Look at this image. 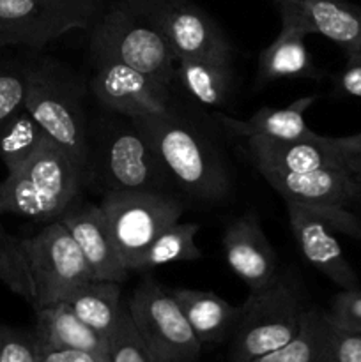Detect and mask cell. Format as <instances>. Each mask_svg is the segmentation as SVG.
Segmentation results:
<instances>
[{
    "mask_svg": "<svg viewBox=\"0 0 361 362\" xmlns=\"http://www.w3.org/2000/svg\"><path fill=\"white\" fill-rule=\"evenodd\" d=\"M137 120L177 189L202 204H219L229 197L230 175L223 151L191 113L172 101L166 112Z\"/></svg>",
    "mask_w": 361,
    "mask_h": 362,
    "instance_id": "obj_1",
    "label": "cell"
},
{
    "mask_svg": "<svg viewBox=\"0 0 361 362\" xmlns=\"http://www.w3.org/2000/svg\"><path fill=\"white\" fill-rule=\"evenodd\" d=\"M88 126L87 182L113 191H165L173 186L151 138L137 119L108 112Z\"/></svg>",
    "mask_w": 361,
    "mask_h": 362,
    "instance_id": "obj_2",
    "label": "cell"
},
{
    "mask_svg": "<svg viewBox=\"0 0 361 362\" xmlns=\"http://www.w3.org/2000/svg\"><path fill=\"white\" fill-rule=\"evenodd\" d=\"M87 184V170L48 136L27 163L0 180V216L55 221Z\"/></svg>",
    "mask_w": 361,
    "mask_h": 362,
    "instance_id": "obj_3",
    "label": "cell"
},
{
    "mask_svg": "<svg viewBox=\"0 0 361 362\" xmlns=\"http://www.w3.org/2000/svg\"><path fill=\"white\" fill-rule=\"evenodd\" d=\"M25 108L46 136L87 170L88 122L81 81L57 60L41 57L27 62Z\"/></svg>",
    "mask_w": 361,
    "mask_h": 362,
    "instance_id": "obj_4",
    "label": "cell"
},
{
    "mask_svg": "<svg viewBox=\"0 0 361 362\" xmlns=\"http://www.w3.org/2000/svg\"><path fill=\"white\" fill-rule=\"evenodd\" d=\"M88 46L94 66L124 64L166 85L173 83L177 57L172 46L154 25L124 4H117L98 18Z\"/></svg>",
    "mask_w": 361,
    "mask_h": 362,
    "instance_id": "obj_5",
    "label": "cell"
},
{
    "mask_svg": "<svg viewBox=\"0 0 361 362\" xmlns=\"http://www.w3.org/2000/svg\"><path fill=\"white\" fill-rule=\"evenodd\" d=\"M306 306L287 279L248 293L232 331L234 362H251L282 349L297 334Z\"/></svg>",
    "mask_w": 361,
    "mask_h": 362,
    "instance_id": "obj_6",
    "label": "cell"
},
{
    "mask_svg": "<svg viewBox=\"0 0 361 362\" xmlns=\"http://www.w3.org/2000/svg\"><path fill=\"white\" fill-rule=\"evenodd\" d=\"M290 230L308 265L342 290L360 288V279L343 255L336 233L361 240V221L345 207L285 202Z\"/></svg>",
    "mask_w": 361,
    "mask_h": 362,
    "instance_id": "obj_7",
    "label": "cell"
},
{
    "mask_svg": "<svg viewBox=\"0 0 361 362\" xmlns=\"http://www.w3.org/2000/svg\"><path fill=\"white\" fill-rule=\"evenodd\" d=\"M134 327L152 362H197L202 343L188 324L173 290L145 278L127 300Z\"/></svg>",
    "mask_w": 361,
    "mask_h": 362,
    "instance_id": "obj_8",
    "label": "cell"
},
{
    "mask_svg": "<svg viewBox=\"0 0 361 362\" xmlns=\"http://www.w3.org/2000/svg\"><path fill=\"white\" fill-rule=\"evenodd\" d=\"M103 0H0V48H42L64 34L91 27Z\"/></svg>",
    "mask_w": 361,
    "mask_h": 362,
    "instance_id": "obj_9",
    "label": "cell"
},
{
    "mask_svg": "<svg viewBox=\"0 0 361 362\" xmlns=\"http://www.w3.org/2000/svg\"><path fill=\"white\" fill-rule=\"evenodd\" d=\"M120 4L154 25L177 59H232L234 48L225 32L193 0H122Z\"/></svg>",
    "mask_w": 361,
    "mask_h": 362,
    "instance_id": "obj_10",
    "label": "cell"
},
{
    "mask_svg": "<svg viewBox=\"0 0 361 362\" xmlns=\"http://www.w3.org/2000/svg\"><path fill=\"white\" fill-rule=\"evenodd\" d=\"M99 205L127 269L184 212V205L165 191H113L103 194Z\"/></svg>",
    "mask_w": 361,
    "mask_h": 362,
    "instance_id": "obj_11",
    "label": "cell"
},
{
    "mask_svg": "<svg viewBox=\"0 0 361 362\" xmlns=\"http://www.w3.org/2000/svg\"><path fill=\"white\" fill-rule=\"evenodd\" d=\"M27 258L35 310L67 300L74 290L94 279L80 247L59 219L27 237Z\"/></svg>",
    "mask_w": 361,
    "mask_h": 362,
    "instance_id": "obj_12",
    "label": "cell"
},
{
    "mask_svg": "<svg viewBox=\"0 0 361 362\" xmlns=\"http://www.w3.org/2000/svg\"><path fill=\"white\" fill-rule=\"evenodd\" d=\"M91 92L106 112L130 119L159 115L172 105L170 85L117 62L96 66Z\"/></svg>",
    "mask_w": 361,
    "mask_h": 362,
    "instance_id": "obj_13",
    "label": "cell"
},
{
    "mask_svg": "<svg viewBox=\"0 0 361 362\" xmlns=\"http://www.w3.org/2000/svg\"><path fill=\"white\" fill-rule=\"evenodd\" d=\"M60 223L73 235L94 279L122 283L130 274L122 255L110 232L101 205L76 202L59 216Z\"/></svg>",
    "mask_w": 361,
    "mask_h": 362,
    "instance_id": "obj_14",
    "label": "cell"
},
{
    "mask_svg": "<svg viewBox=\"0 0 361 362\" xmlns=\"http://www.w3.org/2000/svg\"><path fill=\"white\" fill-rule=\"evenodd\" d=\"M282 25L319 34L354 55L361 52V7L349 0H275Z\"/></svg>",
    "mask_w": 361,
    "mask_h": 362,
    "instance_id": "obj_15",
    "label": "cell"
},
{
    "mask_svg": "<svg viewBox=\"0 0 361 362\" xmlns=\"http://www.w3.org/2000/svg\"><path fill=\"white\" fill-rule=\"evenodd\" d=\"M223 251L229 267L250 292L268 288L278 279V258L253 211L229 223L223 233Z\"/></svg>",
    "mask_w": 361,
    "mask_h": 362,
    "instance_id": "obj_16",
    "label": "cell"
},
{
    "mask_svg": "<svg viewBox=\"0 0 361 362\" xmlns=\"http://www.w3.org/2000/svg\"><path fill=\"white\" fill-rule=\"evenodd\" d=\"M248 159L260 175L264 173H303L317 168L345 166L342 156L333 145L331 136L275 140V138H248L244 140Z\"/></svg>",
    "mask_w": 361,
    "mask_h": 362,
    "instance_id": "obj_17",
    "label": "cell"
},
{
    "mask_svg": "<svg viewBox=\"0 0 361 362\" xmlns=\"http://www.w3.org/2000/svg\"><path fill=\"white\" fill-rule=\"evenodd\" d=\"M262 177L283 202L349 209L361 200L360 184L347 166L303 173H264Z\"/></svg>",
    "mask_w": 361,
    "mask_h": 362,
    "instance_id": "obj_18",
    "label": "cell"
},
{
    "mask_svg": "<svg viewBox=\"0 0 361 362\" xmlns=\"http://www.w3.org/2000/svg\"><path fill=\"white\" fill-rule=\"evenodd\" d=\"M315 95H303L282 108L264 106L255 112L250 119L237 120L223 113H216L214 119L230 134L241 140L248 138H275V140H296V138L314 136L308 127L306 112L315 103Z\"/></svg>",
    "mask_w": 361,
    "mask_h": 362,
    "instance_id": "obj_19",
    "label": "cell"
},
{
    "mask_svg": "<svg viewBox=\"0 0 361 362\" xmlns=\"http://www.w3.org/2000/svg\"><path fill=\"white\" fill-rule=\"evenodd\" d=\"M35 339L53 349H76L87 352H106V338L88 327L73 308L62 303L35 310Z\"/></svg>",
    "mask_w": 361,
    "mask_h": 362,
    "instance_id": "obj_20",
    "label": "cell"
},
{
    "mask_svg": "<svg viewBox=\"0 0 361 362\" xmlns=\"http://www.w3.org/2000/svg\"><path fill=\"white\" fill-rule=\"evenodd\" d=\"M177 303L200 343H219L232 334L239 308L209 290L176 288Z\"/></svg>",
    "mask_w": 361,
    "mask_h": 362,
    "instance_id": "obj_21",
    "label": "cell"
},
{
    "mask_svg": "<svg viewBox=\"0 0 361 362\" xmlns=\"http://www.w3.org/2000/svg\"><path fill=\"white\" fill-rule=\"evenodd\" d=\"M306 34L290 25H282L275 41L258 55V85L271 83L283 78L319 76L306 46Z\"/></svg>",
    "mask_w": 361,
    "mask_h": 362,
    "instance_id": "obj_22",
    "label": "cell"
},
{
    "mask_svg": "<svg viewBox=\"0 0 361 362\" xmlns=\"http://www.w3.org/2000/svg\"><path fill=\"white\" fill-rule=\"evenodd\" d=\"M173 81L198 105L222 108L232 92V66L230 60L183 57L177 59Z\"/></svg>",
    "mask_w": 361,
    "mask_h": 362,
    "instance_id": "obj_23",
    "label": "cell"
},
{
    "mask_svg": "<svg viewBox=\"0 0 361 362\" xmlns=\"http://www.w3.org/2000/svg\"><path fill=\"white\" fill-rule=\"evenodd\" d=\"M251 362H336L328 311L306 308L299 331L287 345Z\"/></svg>",
    "mask_w": 361,
    "mask_h": 362,
    "instance_id": "obj_24",
    "label": "cell"
},
{
    "mask_svg": "<svg viewBox=\"0 0 361 362\" xmlns=\"http://www.w3.org/2000/svg\"><path fill=\"white\" fill-rule=\"evenodd\" d=\"M66 303L88 327L106 339L115 331L124 310L120 303V283L105 279H91L74 290Z\"/></svg>",
    "mask_w": 361,
    "mask_h": 362,
    "instance_id": "obj_25",
    "label": "cell"
},
{
    "mask_svg": "<svg viewBox=\"0 0 361 362\" xmlns=\"http://www.w3.org/2000/svg\"><path fill=\"white\" fill-rule=\"evenodd\" d=\"M198 230V223H173L145 247L144 253L130 265V271L147 272L177 262L200 260L202 250L197 246Z\"/></svg>",
    "mask_w": 361,
    "mask_h": 362,
    "instance_id": "obj_26",
    "label": "cell"
},
{
    "mask_svg": "<svg viewBox=\"0 0 361 362\" xmlns=\"http://www.w3.org/2000/svg\"><path fill=\"white\" fill-rule=\"evenodd\" d=\"M46 133L27 108L20 110L0 127V159L7 173L20 168L38 152Z\"/></svg>",
    "mask_w": 361,
    "mask_h": 362,
    "instance_id": "obj_27",
    "label": "cell"
},
{
    "mask_svg": "<svg viewBox=\"0 0 361 362\" xmlns=\"http://www.w3.org/2000/svg\"><path fill=\"white\" fill-rule=\"evenodd\" d=\"M0 281L34 304V281L27 258V237H16L0 225Z\"/></svg>",
    "mask_w": 361,
    "mask_h": 362,
    "instance_id": "obj_28",
    "label": "cell"
},
{
    "mask_svg": "<svg viewBox=\"0 0 361 362\" xmlns=\"http://www.w3.org/2000/svg\"><path fill=\"white\" fill-rule=\"evenodd\" d=\"M105 359L106 362H152L140 332L134 327L127 304H124L115 331L106 339Z\"/></svg>",
    "mask_w": 361,
    "mask_h": 362,
    "instance_id": "obj_29",
    "label": "cell"
},
{
    "mask_svg": "<svg viewBox=\"0 0 361 362\" xmlns=\"http://www.w3.org/2000/svg\"><path fill=\"white\" fill-rule=\"evenodd\" d=\"M28 87L27 62L0 64V127L25 108Z\"/></svg>",
    "mask_w": 361,
    "mask_h": 362,
    "instance_id": "obj_30",
    "label": "cell"
},
{
    "mask_svg": "<svg viewBox=\"0 0 361 362\" xmlns=\"http://www.w3.org/2000/svg\"><path fill=\"white\" fill-rule=\"evenodd\" d=\"M0 362H39V343L34 332L0 325Z\"/></svg>",
    "mask_w": 361,
    "mask_h": 362,
    "instance_id": "obj_31",
    "label": "cell"
},
{
    "mask_svg": "<svg viewBox=\"0 0 361 362\" xmlns=\"http://www.w3.org/2000/svg\"><path fill=\"white\" fill-rule=\"evenodd\" d=\"M328 315L335 327L361 334V290H342L336 293Z\"/></svg>",
    "mask_w": 361,
    "mask_h": 362,
    "instance_id": "obj_32",
    "label": "cell"
},
{
    "mask_svg": "<svg viewBox=\"0 0 361 362\" xmlns=\"http://www.w3.org/2000/svg\"><path fill=\"white\" fill-rule=\"evenodd\" d=\"M333 349L336 362H361V334L342 331L333 325Z\"/></svg>",
    "mask_w": 361,
    "mask_h": 362,
    "instance_id": "obj_33",
    "label": "cell"
},
{
    "mask_svg": "<svg viewBox=\"0 0 361 362\" xmlns=\"http://www.w3.org/2000/svg\"><path fill=\"white\" fill-rule=\"evenodd\" d=\"M39 362H106V359L103 354L76 349H53L39 343Z\"/></svg>",
    "mask_w": 361,
    "mask_h": 362,
    "instance_id": "obj_34",
    "label": "cell"
},
{
    "mask_svg": "<svg viewBox=\"0 0 361 362\" xmlns=\"http://www.w3.org/2000/svg\"><path fill=\"white\" fill-rule=\"evenodd\" d=\"M338 88L353 98H361V52L347 55V62L338 76Z\"/></svg>",
    "mask_w": 361,
    "mask_h": 362,
    "instance_id": "obj_35",
    "label": "cell"
},
{
    "mask_svg": "<svg viewBox=\"0 0 361 362\" xmlns=\"http://www.w3.org/2000/svg\"><path fill=\"white\" fill-rule=\"evenodd\" d=\"M331 141L343 161H360L361 159V133L349 134V136H331Z\"/></svg>",
    "mask_w": 361,
    "mask_h": 362,
    "instance_id": "obj_36",
    "label": "cell"
},
{
    "mask_svg": "<svg viewBox=\"0 0 361 362\" xmlns=\"http://www.w3.org/2000/svg\"><path fill=\"white\" fill-rule=\"evenodd\" d=\"M343 163H345V166L349 168V172L354 175V179L357 180V184H360V189H361V159L360 161H343Z\"/></svg>",
    "mask_w": 361,
    "mask_h": 362,
    "instance_id": "obj_37",
    "label": "cell"
}]
</instances>
